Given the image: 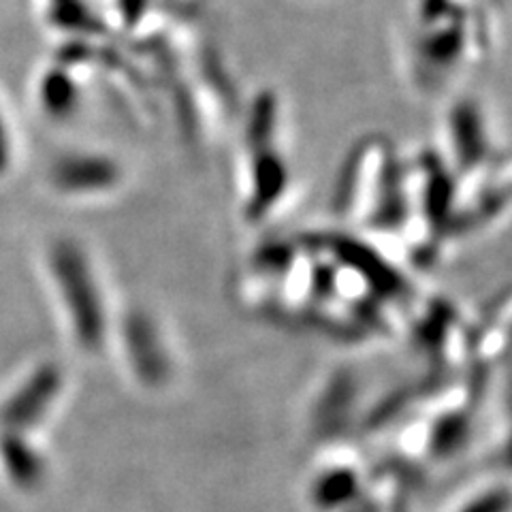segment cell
I'll return each mask as SVG.
<instances>
[{
	"label": "cell",
	"mask_w": 512,
	"mask_h": 512,
	"mask_svg": "<svg viewBox=\"0 0 512 512\" xmlns=\"http://www.w3.org/2000/svg\"><path fill=\"white\" fill-rule=\"evenodd\" d=\"M408 18V64L425 90L461 77L487 50L483 9L472 0H416Z\"/></svg>",
	"instance_id": "1"
}]
</instances>
